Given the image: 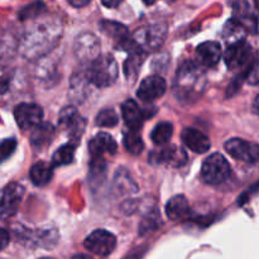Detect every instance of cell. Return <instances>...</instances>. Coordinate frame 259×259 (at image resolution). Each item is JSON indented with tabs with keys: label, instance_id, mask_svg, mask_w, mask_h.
Returning a JSON list of instances; mask_svg holds the SVG:
<instances>
[{
	"label": "cell",
	"instance_id": "1f68e13d",
	"mask_svg": "<svg viewBox=\"0 0 259 259\" xmlns=\"http://www.w3.org/2000/svg\"><path fill=\"white\" fill-rule=\"evenodd\" d=\"M45 12L46 7L43 3H34V4L27 7L22 13H20V18H22V19H27V18L39 17V15L43 14Z\"/></svg>",
	"mask_w": 259,
	"mask_h": 259
},
{
	"label": "cell",
	"instance_id": "f546056e",
	"mask_svg": "<svg viewBox=\"0 0 259 259\" xmlns=\"http://www.w3.org/2000/svg\"><path fill=\"white\" fill-rule=\"evenodd\" d=\"M17 141L14 138H7L0 142V163L5 162L12 157L17 149Z\"/></svg>",
	"mask_w": 259,
	"mask_h": 259
},
{
	"label": "cell",
	"instance_id": "8992f818",
	"mask_svg": "<svg viewBox=\"0 0 259 259\" xmlns=\"http://www.w3.org/2000/svg\"><path fill=\"white\" fill-rule=\"evenodd\" d=\"M24 196V187L17 182L8 184L0 190V219L7 220L17 214Z\"/></svg>",
	"mask_w": 259,
	"mask_h": 259
},
{
	"label": "cell",
	"instance_id": "4fadbf2b",
	"mask_svg": "<svg viewBox=\"0 0 259 259\" xmlns=\"http://www.w3.org/2000/svg\"><path fill=\"white\" fill-rule=\"evenodd\" d=\"M149 162L154 164H169L172 167H182L187 162V153L177 146H167L159 151L152 152Z\"/></svg>",
	"mask_w": 259,
	"mask_h": 259
},
{
	"label": "cell",
	"instance_id": "e575fe53",
	"mask_svg": "<svg viewBox=\"0 0 259 259\" xmlns=\"http://www.w3.org/2000/svg\"><path fill=\"white\" fill-rule=\"evenodd\" d=\"M9 90V80L7 77H0V94H5Z\"/></svg>",
	"mask_w": 259,
	"mask_h": 259
},
{
	"label": "cell",
	"instance_id": "60d3db41",
	"mask_svg": "<svg viewBox=\"0 0 259 259\" xmlns=\"http://www.w3.org/2000/svg\"><path fill=\"white\" fill-rule=\"evenodd\" d=\"M253 2H254V7H255V9H257L258 12H259V0H253Z\"/></svg>",
	"mask_w": 259,
	"mask_h": 259
},
{
	"label": "cell",
	"instance_id": "484cf974",
	"mask_svg": "<svg viewBox=\"0 0 259 259\" xmlns=\"http://www.w3.org/2000/svg\"><path fill=\"white\" fill-rule=\"evenodd\" d=\"M144 61V53L143 52H133L129 53L128 60L124 63V72H125L126 78L134 80L136 76L138 75L141 66Z\"/></svg>",
	"mask_w": 259,
	"mask_h": 259
},
{
	"label": "cell",
	"instance_id": "277c9868",
	"mask_svg": "<svg viewBox=\"0 0 259 259\" xmlns=\"http://www.w3.org/2000/svg\"><path fill=\"white\" fill-rule=\"evenodd\" d=\"M224 60L229 70L245 72L257 58L252 46L244 39L228 46L224 53Z\"/></svg>",
	"mask_w": 259,
	"mask_h": 259
},
{
	"label": "cell",
	"instance_id": "d6a6232c",
	"mask_svg": "<svg viewBox=\"0 0 259 259\" xmlns=\"http://www.w3.org/2000/svg\"><path fill=\"white\" fill-rule=\"evenodd\" d=\"M245 81L250 85L259 83V61L255 60L249 68L245 71Z\"/></svg>",
	"mask_w": 259,
	"mask_h": 259
},
{
	"label": "cell",
	"instance_id": "9a60e30c",
	"mask_svg": "<svg viewBox=\"0 0 259 259\" xmlns=\"http://www.w3.org/2000/svg\"><path fill=\"white\" fill-rule=\"evenodd\" d=\"M100 50V42L98 38L91 33H85L76 38L75 42V53L80 60L93 61L99 56Z\"/></svg>",
	"mask_w": 259,
	"mask_h": 259
},
{
	"label": "cell",
	"instance_id": "836d02e7",
	"mask_svg": "<svg viewBox=\"0 0 259 259\" xmlns=\"http://www.w3.org/2000/svg\"><path fill=\"white\" fill-rule=\"evenodd\" d=\"M9 242H10V235L9 233H8V230L0 228V252L8 247Z\"/></svg>",
	"mask_w": 259,
	"mask_h": 259
},
{
	"label": "cell",
	"instance_id": "5b68a950",
	"mask_svg": "<svg viewBox=\"0 0 259 259\" xmlns=\"http://www.w3.org/2000/svg\"><path fill=\"white\" fill-rule=\"evenodd\" d=\"M232 174V167L225 157L214 153L207 157L201 167V179L207 185H220L227 181Z\"/></svg>",
	"mask_w": 259,
	"mask_h": 259
},
{
	"label": "cell",
	"instance_id": "6da1fadb",
	"mask_svg": "<svg viewBox=\"0 0 259 259\" xmlns=\"http://www.w3.org/2000/svg\"><path fill=\"white\" fill-rule=\"evenodd\" d=\"M206 77L204 71L194 61H185L175 76L174 93L177 99L191 104L199 100L205 91Z\"/></svg>",
	"mask_w": 259,
	"mask_h": 259
},
{
	"label": "cell",
	"instance_id": "d4e9b609",
	"mask_svg": "<svg viewBox=\"0 0 259 259\" xmlns=\"http://www.w3.org/2000/svg\"><path fill=\"white\" fill-rule=\"evenodd\" d=\"M76 143H67L61 146L52 156L53 166H65V164L71 163L75 157Z\"/></svg>",
	"mask_w": 259,
	"mask_h": 259
},
{
	"label": "cell",
	"instance_id": "7a4b0ae2",
	"mask_svg": "<svg viewBox=\"0 0 259 259\" xmlns=\"http://www.w3.org/2000/svg\"><path fill=\"white\" fill-rule=\"evenodd\" d=\"M61 35L60 23L55 20L33 24L24 39V52L27 56H42L56 45Z\"/></svg>",
	"mask_w": 259,
	"mask_h": 259
},
{
	"label": "cell",
	"instance_id": "ffe728a7",
	"mask_svg": "<svg viewBox=\"0 0 259 259\" xmlns=\"http://www.w3.org/2000/svg\"><path fill=\"white\" fill-rule=\"evenodd\" d=\"M55 136V128L50 123H39L34 126L30 134V143L37 151H42L47 146H50Z\"/></svg>",
	"mask_w": 259,
	"mask_h": 259
},
{
	"label": "cell",
	"instance_id": "9c48e42d",
	"mask_svg": "<svg viewBox=\"0 0 259 259\" xmlns=\"http://www.w3.org/2000/svg\"><path fill=\"white\" fill-rule=\"evenodd\" d=\"M14 118L22 131H28L42 123L43 110L37 104L22 103L15 106Z\"/></svg>",
	"mask_w": 259,
	"mask_h": 259
},
{
	"label": "cell",
	"instance_id": "603a6c76",
	"mask_svg": "<svg viewBox=\"0 0 259 259\" xmlns=\"http://www.w3.org/2000/svg\"><path fill=\"white\" fill-rule=\"evenodd\" d=\"M245 34H247V30H245L244 27H243L237 19H234V18L228 20L227 24L224 25V32H223V35H224L228 45H233V43L244 40Z\"/></svg>",
	"mask_w": 259,
	"mask_h": 259
},
{
	"label": "cell",
	"instance_id": "ab89813d",
	"mask_svg": "<svg viewBox=\"0 0 259 259\" xmlns=\"http://www.w3.org/2000/svg\"><path fill=\"white\" fill-rule=\"evenodd\" d=\"M142 2H143L144 4H147V5H152V4H154L157 0H142Z\"/></svg>",
	"mask_w": 259,
	"mask_h": 259
},
{
	"label": "cell",
	"instance_id": "44dd1931",
	"mask_svg": "<svg viewBox=\"0 0 259 259\" xmlns=\"http://www.w3.org/2000/svg\"><path fill=\"white\" fill-rule=\"evenodd\" d=\"M166 214L172 222L187 219L190 215V205L184 195H176L168 200L166 205Z\"/></svg>",
	"mask_w": 259,
	"mask_h": 259
},
{
	"label": "cell",
	"instance_id": "f35d334b",
	"mask_svg": "<svg viewBox=\"0 0 259 259\" xmlns=\"http://www.w3.org/2000/svg\"><path fill=\"white\" fill-rule=\"evenodd\" d=\"M71 259H94V258L89 254H75Z\"/></svg>",
	"mask_w": 259,
	"mask_h": 259
},
{
	"label": "cell",
	"instance_id": "2e32d148",
	"mask_svg": "<svg viewBox=\"0 0 259 259\" xmlns=\"http://www.w3.org/2000/svg\"><path fill=\"white\" fill-rule=\"evenodd\" d=\"M121 116L124 123L128 126L129 131L139 132L141 131L143 121L147 119L146 113L138 106V104L133 99H128L121 105Z\"/></svg>",
	"mask_w": 259,
	"mask_h": 259
},
{
	"label": "cell",
	"instance_id": "83f0119b",
	"mask_svg": "<svg viewBox=\"0 0 259 259\" xmlns=\"http://www.w3.org/2000/svg\"><path fill=\"white\" fill-rule=\"evenodd\" d=\"M159 225H161V215L157 210H152L142 220L141 225H139V234L144 237L148 233L154 232Z\"/></svg>",
	"mask_w": 259,
	"mask_h": 259
},
{
	"label": "cell",
	"instance_id": "4dcf8cb0",
	"mask_svg": "<svg viewBox=\"0 0 259 259\" xmlns=\"http://www.w3.org/2000/svg\"><path fill=\"white\" fill-rule=\"evenodd\" d=\"M115 184L118 185V187L120 190H123L124 192L128 191H137V186L132 179L129 177V175L125 171H118L115 176Z\"/></svg>",
	"mask_w": 259,
	"mask_h": 259
},
{
	"label": "cell",
	"instance_id": "3957f363",
	"mask_svg": "<svg viewBox=\"0 0 259 259\" xmlns=\"http://www.w3.org/2000/svg\"><path fill=\"white\" fill-rule=\"evenodd\" d=\"M118 77V63L110 55H99L89 66L86 78L96 88H108Z\"/></svg>",
	"mask_w": 259,
	"mask_h": 259
},
{
	"label": "cell",
	"instance_id": "b9f144b4",
	"mask_svg": "<svg viewBox=\"0 0 259 259\" xmlns=\"http://www.w3.org/2000/svg\"><path fill=\"white\" fill-rule=\"evenodd\" d=\"M39 259H53V258H39Z\"/></svg>",
	"mask_w": 259,
	"mask_h": 259
},
{
	"label": "cell",
	"instance_id": "8d00e7d4",
	"mask_svg": "<svg viewBox=\"0 0 259 259\" xmlns=\"http://www.w3.org/2000/svg\"><path fill=\"white\" fill-rule=\"evenodd\" d=\"M101 3H103L106 8H116L119 4L123 3V0H101Z\"/></svg>",
	"mask_w": 259,
	"mask_h": 259
},
{
	"label": "cell",
	"instance_id": "30bf717a",
	"mask_svg": "<svg viewBox=\"0 0 259 259\" xmlns=\"http://www.w3.org/2000/svg\"><path fill=\"white\" fill-rule=\"evenodd\" d=\"M58 124H60L61 128L68 132L73 141L77 142L80 141V137L82 136L86 121L73 106H66L61 110Z\"/></svg>",
	"mask_w": 259,
	"mask_h": 259
},
{
	"label": "cell",
	"instance_id": "74e56055",
	"mask_svg": "<svg viewBox=\"0 0 259 259\" xmlns=\"http://www.w3.org/2000/svg\"><path fill=\"white\" fill-rule=\"evenodd\" d=\"M253 110H254V113L259 116V93L258 95L255 96L254 101H253Z\"/></svg>",
	"mask_w": 259,
	"mask_h": 259
},
{
	"label": "cell",
	"instance_id": "e0dca14e",
	"mask_svg": "<svg viewBox=\"0 0 259 259\" xmlns=\"http://www.w3.org/2000/svg\"><path fill=\"white\" fill-rule=\"evenodd\" d=\"M182 142L189 149H191L195 153H205L210 149V139L205 136L202 132L194 128H186L181 133Z\"/></svg>",
	"mask_w": 259,
	"mask_h": 259
},
{
	"label": "cell",
	"instance_id": "8fae6325",
	"mask_svg": "<svg viewBox=\"0 0 259 259\" xmlns=\"http://www.w3.org/2000/svg\"><path fill=\"white\" fill-rule=\"evenodd\" d=\"M164 35H166V29L158 24L151 25V27L144 28V29H138L132 35V38L142 51H151L156 50L163 43Z\"/></svg>",
	"mask_w": 259,
	"mask_h": 259
},
{
	"label": "cell",
	"instance_id": "52a82bcc",
	"mask_svg": "<svg viewBox=\"0 0 259 259\" xmlns=\"http://www.w3.org/2000/svg\"><path fill=\"white\" fill-rule=\"evenodd\" d=\"M83 247L86 250L95 255L100 257H108L114 252L116 247V238L108 230L99 229L91 233L89 237H86L83 242Z\"/></svg>",
	"mask_w": 259,
	"mask_h": 259
},
{
	"label": "cell",
	"instance_id": "ba28073f",
	"mask_svg": "<svg viewBox=\"0 0 259 259\" xmlns=\"http://www.w3.org/2000/svg\"><path fill=\"white\" fill-rule=\"evenodd\" d=\"M225 151L237 161L255 163L259 161V144L242 138H232L225 142Z\"/></svg>",
	"mask_w": 259,
	"mask_h": 259
},
{
	"label": "cell",
	"instance_id": "d6986e66",
	"mask_svg": "<svg viewBox=\"0 0 259 259\" xmlns=\"http://www.w3.org/2000/svg\"><path fill=\"white\" fill-rule=\"evenodd\" d=\"M234 19H237L240 24L244 27L247 33H257L258 32V19L250 10L249 4L245 0H238L234 3Z\"/></svg>",
	"mask_w": 259,
	"mask_h": 259
},
{
	"label": "cell",
	"instance_id": "7c38bea8",
	"mask_svg": "<svg viewBox=\"0 0 259 259\" xmlns=\"http://www.w3.org/2000/svg\"><path fill=\"white\" fill-rule=\"evenodd\" d=\"M167 90V83L164 78L159 75H152L144 78L139 85L137 96L144 103H152L162 98Z\"/></svg>",
	"mask_w": 259,
	"mask_h": 259
},
{
	"label": "cell",
	"instance_id": "4316f807",
	"mask_svg": "<svg viewBox=\"0 0 259 259\" xmlns=\"http://www.w3.org/2000/svg\"><path fill=\"white\" fill-rule=\"evenodd\" d=\"M124 147H125L126 151L131 154H134V156H138V154L142 153L144 148V143L142 141L141 136H139L138 132L129 131L128 133L124 134Z\"/></svg>",
	"mask_w": 259,
	"mask_h": 259
},
{
	"label": "cell",
	"instance_id": "cb8c5ba5",
	"mask_svg": "<svg viewBox=\"0 0 259 259\" xmlns=\"http://www.w3.org/2000/svg\"><path fill=\"white\" fill-rule=\"evenodd\" d=\"M174 134V125L168 121H162L157 124L151 133V139L157 146H163L169 142Z\"/></svg>",
	"mask_w": 259,
	"mask_h": 259
},
{
	"label": "cell",
	"instance_id": "ac0fdd59",
	"mask_svg": "<svg viewBox=\"0 0 259 259\" xmlns=\"http://www.w3.org/2000/svg\"><path fill=\"white\" fill-rule=\"evenodd\" d=\"M222 47L218 42L214 40H207L201 43L196 48L197 61L205 67H212L218 65L222 58Z\"/></svg>",
	"mask_w": 259,
	"mask_h": 259
},
{
	"label": "cell",
	"instance_id": "d590c367",
	"mask_svg": "<svg viewBox=\"0 0 259 259\" xmlns=\"http://www.w3.org/2000/svg\"><path fill=\"white\" fill-rule=\"evenodd\" d=\"M90 2L91 0H68V3L75 8H82L88 5Z\"/></svg>",
	"mask_w": 259,
	"mask_h": 259
},
{
	"label": "cell",
	"instance_id": "5bb4252c",
	"mask_svg": "<svg viewBox=\"0 0 259 259\" xmlns=\"http://www.w3.org/2000/svg\"><path fill=\"white\" fill-rule=\"evenodd\" d=\"M89 153H90L91 159L103 158L104 154H115L118 146L114 141L113 137L108 133L96 134L90 142H89Z\"/></svg>",
	"mask_w": 259,
	"mask_h": 259
},
{
	"label": "cell",
	"instance_id": "7402d4cb",
	"mask_svg": "<svg viewBox=\"0 0 259 259\" xmlns=\"http://www.w3.org/2000/svg\"><path fill=\"white\" fill-rule=\"evenodd\" d=\"M53 166L47 162H37L32 166L29 177L35 186H46L52 180Z\"/></svg>",
	"mask_w": 259,
	"mask_h": 259
},
{
	"label": "cell",
	"instance_id": "f1b7e54d",
	"mask_svg": "<svg viewBox=\"0 0 259 259\" xmlns=\"http://www.w3.org/2000/svg\"><path fill=\"white\" fill-rule=\"evenodd\" d=\"M119 118L118 114L113 110V109H104L100 113L96 115L95 124L101 128H111L118 124Z\"/></svg>",
	"mask_w": 259,
	"mask_h": 259
}]
</instances>
